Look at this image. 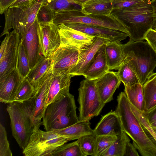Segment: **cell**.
<instances>
[{
    "mask_svg": "<svg viewBox=\"0 0 156 156\" xmlns=\"http://www.w3.org/2000/svg\"><path fill=\"white\" fill-rule=\"evenodd\" d=\"M117 138V136L106 135L97 136V156H102Z\"/></svg>",
    "mask_w": 156,
    "mask_h": 156,
    "instance_id": "35",
    "label": "cell"
},
{
    "mask_svg": "<svg viewBox=\"0 0 156 156\" xmlns=\"http://www.w3.org/2000/svg\"><path fill=\"white\" fill-rule=\"evenodd\" d=\"M58 27L61 38L60 46H72L80 50L91 44L95 38L63 23L58 25Z\"/></svg>",
    "mask_w": 156,
    "mask_h": 156,
    "instance_id": "14",
    "label": "cell"
},
{
    "mask_svg": "<svg viewBox=\"0 0 156 156\" xmlns=\"http://www.w3.org/2000/svg\"><path fill=\"white\" fill-rule=\"evenodd\" d=\"M69 3L72 5L73 4H76L81 7L86 2L90 0H67Z\"/></svg>",
    "mask_w": 156,
    "mask_h": 156,
    "instance_id": "46",
    "label": "cell"
},
{
    "mask_svg": "<svg viewBox=\"0 0 156 156\" xmlns=\"http://www.w3.org/2000/svg\"><path fill=\"white\" fill-rule=\"evenodd\" d=\"M79 57V50L70 46H60L51 56V67L55 72L69 74L76 65Z\"/></svg>",
    "mask_w": 156,
    "mask_h": 156,
    "instance_id": "12",
    "label": "cell"
},
{
    "mask_svg": "<svg viewBox=\"0 0 156 156\" xmlns=\"http://www.w3.org/2000/svg\"><path fill=\"white\" fill-rule=\"evenodd\" d=\"M7 139V134L5 127L0 123V156H12Z\"/></svg>",
    "mask_w": 156,
    "mask_h": 156,
    "instance_id": "37",
    "label": "cell"
},
{
    "mask_svg": "<svg viewBox=\"0 0 156 156\" xmlns=\"http://www.w3.org/2000/svg\"><path fill=\"white\" fill-rule=\"evenodd\" d=\"M144 113L150 124L156 121V106L148 112Z\"/></svg>",
    "mask_w": 156,
    "mask_h": 156,
    "instance_id": "44",
    "label": "cell"
},
{
    "mask_svg": "<svg viewBox=\"0 0 156 156\" xmlns=\"http://www.w3.org/2000/svg\"><path fill=\"white\" fill-rule=\"evenodd\" d=\"M34 94L27 101H13L7 104L6 106L12 136L23 150L27 146L34 131L38 129L33 117L35 103Z\"/></svg>",
    "mask_w": 156,
    "mask_h": 156,
    "instance_id": "3",
    "label": "cell"
},
{
    "mask_svg": "<svg viewBox=\"0 0 156 156\" xmlns=\"http://www.w3.org/2000/svg\"><path fill=\"white\" fill-rule=\"evenodd\" d=\"M114 10L127 8L146 0H112Z\"/></svg>",
    "mask_w": 156,
    "mask_h": 156,
    "instance_id": "39",
    "label": "cell"
},
{
    "mask_svg": "<svg viewBox=\"0 0 156 156\" xmlns=\"http://www.w3.org/2000/svg\"><path fill=\"white\" fill-rule=\"evenodd\" d=\"M58 0H47V2L48 3H49L55 1H56Z\"/></svg>",
    "mask_w": 156,
    "mask_h": 156,
    "instance_id": "48",
    "label": "cell"
},
{
    "mask_svg": "<svg viewBox=\"0 0 156 156\" xmlns=\"http://www.w3.org/2000/svg\"><path fill=\"white\" fill-rule=\"evenodd\" d=\"M126 61L142 85L156 67V51L147 41H138L125 44Z\"/></svg>",
    "mask_w": 156,
    "mask_h": 156,
    "instance_id": "4",
    "label": "cell"
},
{
    "mask_svg": "<svg viewBox=\"0 0 156 156\" xmlns=\"http://www.w3.org/2000/svg\"><path fill=\"white\" fill-rule=\"evenodd\" d=\"M97 136L93 133L83 136L77 142L84 156H97Z\"/></svg>",
    "mask_w": 156,
    "mask_h": 156,
    "instance_id": "31",
    "label": "cell"
},
{
    "mask_svg": "<svg viewBox=\"0 0 156 156\" xmlns=\"http://www.w3.org/2000/svg\"><path fill=\"white\" fill-rule=\"evenodd\" d=\"M52 73L53 70L51 67L34 93L35 103L33 117L34 122L38 129H39L42 125L41 119L46 107V101Z\"/></svg>",
    "mask_w": 156,
    "mask_h": 156,
    "instance_id": "16",
    "label": "cell"
},
{
    "mask_svg": "<svg viewBox=\"0 0 156 156\" xmlns=\"http://www.w3.org/2000/svg\"><path fill=\"white\" fill-rule=\"evenodd\" d=\"M55 15L54 10L47 2L41 7L39 10L36 19L41 23H49L53 22Z\"/></svg>",
    "mask_w": 156,
    "mask_h": 156,
    "instance_id": "36",
    "label": "cell"
},
{
    "mask_svg": "<svg viewBox=\"0 0 156 156\" xmlns=\"http://www.w3.org/2000/svg\"><path fill=\"white\" fill-rule=\"evenodd\" d=\"M47 0H33L28 5L22 7L9 8L5 12V23L0 37L17 28L21 32L34 22L41 7Z\"/></svg>",
    "mask_w": 156,
    "mask_h": 156,
    "instance_id": "9",
    "label": "cell"
},
{
    "mask_svg": "<svg viewBox=\"0 0 156 156\" xmlns=\"http://www.w3.org/2000/svg\"><path fill=\"white\" fill-rule=\"evenodd\" d=\"M89 121H79L66 128L52 131L58 135L67 138L69 141L78 139L80 137L93 133Z\"/></svg>",
    "mask_w": 156,
    "mask_h": 156,
    "instance_id": "25",
    "label": "cell"
},
{
    "mask_svg": "<svg viewBox=\"0 0 156 156\" xmlns=\"http://www.w3.org/2000/svg\"><path fill=\"white\" fill-rule=\"evenodd\" d=\"M139 154L136 148L133 144L130 142L126 145L124 156H139Z\"/></svg>",
    "mask_w": 156,
    "mask_h": 156,
    "instance_id": "41",
    "label": "cell"
},
{
    "mask_svg": "<svg viewBox=\"0 0 156 156\" xmlns=\"http://www.w3.org/2000/svg\"><path fill=\"white\" fill-rule=\"evenodd\" d=\"M35 92L34 87L27 77L23 80L14 101L22 102L31 98Z\"/></svg>",
    "mask_w": 156,
    "mask_h": 156,
    "instance_id": "34",
    "label": "cell"
},
{
    "mask_svg": "<svg viewBox=\"0 0 156 156\" xmlns=\"http://www.w3.org/2000/svg\"><path fill=\"white\" fill-rule=\"evenodd\" d=\"M16 0H0V14L4 13L11 5Z\"/></svg>",
    "mask_w": 156,
    "mask_h": 156,
    "instance_id": "42",
    "label": "cell"
},
{
    "mask_svg": "<svg viewBox=\"0 0 156 156\" xmlns=\"http://www.w3.org/2000/svg\"><path fill=\"white\" fill-rule=\"evenodd\" d=\"M115 112L120 118L122 129L133 140V144L143 156H156V141L150 138L135 115L124 92L117 98Z\"/></svg>",
    "mask_w": 156,
    "mask_h": 156,
    "instance_id": "1",
    "label": "cell"
},
{
    "mask_svg": "<svg viewBox=\"0 0 156 156\" xmlns=\"http://www.w3.org/2000/svg\"><path fill=\"white\" fill-rule=\"evenodd\" d=\"M151 125L153 127L156 128V121L151 123Z\"/></svg>",
    "mask_w": 156,
    "mask_h": 156,
    "instance_id": "47",
    "label": "cell"
},
{
    "mask_svg": "<svg viewBox=\"0 0 156 156\" xmlns=\"http://www.w3.org/2000/svg\"><path fill=\"white\" fill-rule=\"evenodd\" d=\"M109 41L101 37H95L93 42L86 47L79 50L78 59L76 65L69 74L72 77L83 76L100 48Z\"/></svg>",
    "mask_w": 156,
    "mask_h": 156,
    "instance_id": "15",
    "label": "cell"
},
{
    "mask_svg": "<svg viewBox=\"0 0 156 156\" xmlns=\"http://www.w3.org/2000/svg\"><path fill=\"white\" fill-rule=\"evenodd\" d=\"M38 22L36 19L29 27L20 32V41L27 54L30 69L37 62L41 54L37 32Z\"/></svg>",
    "mask_w": 156,
    "mask_h": 156,
    "instance_id": "13",
    "label": "cell"
},
{
    "mask_svg": "<svg viewBox=\"0 0 156 156\" xmlns=\"http://www.w3.org/2000/svg\"><path fill=\"white\" fill-rule=\"evenodd\" d=\"M37 32L42 55L46 58L51 57L61 44L58 25L53 22H38Z\"/></svg>",
    "mask_w": 156,
    "mask_h": 156,
    "instance_id": "11",
    "label": "cell"
},
{
    "mask_svg": "<svg viewBox=\"0 0 156 156\" xmlns=\"http://www.w3.org/2000/svg\"><path fill=\"white\" fill-rule=\"evenodd\" d=\"M24 79L16 69L0 80V101L6 104L13 102Z\"/></svg>",
    "mask_w": 156,
    "mask_h": 156,
    "instance_id": "18",
    "label": "cell"
},
{
    "mask_svg": "<svg viewBox=\"0 0 156 156\" xmlns=\"http://www.w3.org/2000/svg\"><path fill=\"white\" fill-rule=\"evenodd\" d=\"M145 40L156 51V30L152 28L149 29L145 35Z\"/></svg>",
    "mask_w": 156,
    "mask_h": 156,
    "instance_id": "40",
    "label": "cell"
},
{
    "mask_svg": "<svg viewBox=\"0 0 156 156\" xmlns=\"http://www.w3.org/2000/svg\"><path fill=\"white\" fill-rule=\"evenodd\" d=\"M130 104L132 110L135 115L141 124L145 127L156 141V133L148 121L144 112L140 111L130 103Z\"/></svg>",
    "mask_w": 156,
    "mask_h": 156,
    "instance_id": "38",
    "label": "cell"
},
{
    "mask_svg": "<svg viewBox=\"0 0 156 156\" xmlns=\"http://www.w3.org/2000/svg\"><path fill=\"white\" fill-rule=\"evenodd\" d=\"M125 44L108 41L105 44V53L109 70H118L125 57Z\"/></svg>",
    "mask_w": 156,
    "mask_h": 156,
    "instance_id": "23",
    "label": "cell"
},
{
    "mask_svg": "<svg viewBox=\"0 0 156 156\" xmlns=\"http://www.w3.org/2000/svg\"><path fill=\"white\" fill-rule=\"evenodd\" d=\"M119 116L115 111H111L101 119L93 130L97 136L109 135L118 136L123 132Z\"/></svg>",
    "mask_w": 156,
    "mask_h": 156,
    "instance_id": "21",
    "label": "cell"
},
{
    "mask_svg": "<svg viewBox=\"0 0 156 156\" xmlns=\"http://www.w3.org/2000/svg\"><path fill=\"white\" fill-rule=\"evenodd\" d=\"M78 92L79 120L89 121L93 117L100 114L105 104L99 96L95 80L86 79L82 80Z\"/></svg>",
    "mask_w": 156,
    "mask_h": 156,
    "instance_id": "8",
    "label": "cell"
},
{
    "mask_svg": "<svg viewBox=\"0 0 156 156\" xmlns=\"http://www.w3.org/2000/svg\"><path fill=\"white\" fill-rule=\"evenodd\" d=\"M112 13L117 16L126 26L129 33V42L145 40L147 32L152 28L153 19L151 0L114 10Z\"/></svg>",
    "mask_w": 156,
    "mask_h": 156,
    "instance_id": "2",
    "label": "cell"
},
{
    "mask_svg": "<svg viewBox=\"0 0 156 156\" xmlns=\"http://www.w3.org/2000/svg\"><path fill=\"white\" fill-rule=\"evenodd\" d=\"M130 141L128 135L123 131L102 156H124L126 145Z\"/></svg>",
    "mask_w": 156,
    "mask_h": 156,
    "instance_id": "30",
    "label": "cell"
},
{
    "mask_svg": "<svg viewBox=\"0 0 156 156\" xmlns=\"http://www.w3.org/2000/svg\"><path fill=\"white\" fill-rule=\"evenodd\" d=\"M21 37L15 28L6 35L0 47V80L16 69Z\"/></svg>",
    "mask_w": 156,
    "mask_h": 156,
    "instance_id": "10",
    "label": "cell"
},
{
    "mask_svg": "<svg viewBox=\"0 0 156 156\" xmlns=\"http://www.w3.org/2000/svg\"><path fill=\"white\" fill-rule=\"evenodd\" d=\"M51 156H84L76 140L61 146L52 153Z\"/></svg>",
    "mask_w": 156,
    "mask_h": 156,
    "instance_id": "33",
    "label": "cell"
},
{
    "mask_svg": "<svg viewBox=\"0 0 156 156\" xmlns=\"http://www.w3.org/2000/svg\"><path fill=\"white\" fill-rule=\"evenodd\" d=\"M121 82L117 72L110 71L95 80L98 93L103 103L106 104L113 99L114 93Z\"/></svg>",
    "mask_w": 156,
    "mask_h": 156,
    "instance_id": "19",
    "label": "cell"
},
{
    "mask_svg": "<svg viewBox=\"0 0 156 156\" xmlns=\"http://www.w3.org/2000/svg\"><path fill=\"white\" fill-rule=\"evenodd\" d=\"M113 9L112 0H90L83 5L81 10L86 15L108 16Z\"/></svg>",
    "mask_w": 156,
    "mask_h": 156,
    "instance_id": "24",
    "label": "cell"
},
{
    "mask_svg": "<svg viewBox=\"0 0 156 156\" xmlns=\"http://www.w3.org/2000/svg\"><path fill=\"white\" fill-rule=\"evenodd\" d=\"M33 0H16L9 8L22 7L29 5Z\"/></svg>",
    "mask_w": 156,
    "mask_h": 156,
    "instance_id": "43",
    "label": "cell"
},
{
    "mask_svg": "<svg viewBox=\"0 0 156 156\" xmlns=\"http://www.w3.org/2000/svg\"><path fill=\"white\" fill-rule=\"evenodd\" d=\"M53 23L62 24L80 23L106 27L120 31L129 34L123 22L112 14L108 16L86 15L81 9L69 8L55 12Z\"/></svg>",
    "mask_w": 156,
    "mask_h": 156,
    "instance_id": "6",
    "label": "cell"
},
{
    "mask_svg": "<svg viewBox=\"0 0 156 156\" xmlns=\"http://www.w3.org/2000/svg\"><path fill=\"white\" fill-rule=\"evenodd\" d=\"M73 29L112 42H120L126 39L129 34L123 32L109 28L80 23L64 24Z\"/></svg>",
    "mask_w": 156,
    "mask_h": 156,
    "instance_id": "17",
    "label": "cell"
},
{
    "mask_svg": "<svg viewBox=\"0 0 156 156\" xmlns=\"http://www.w3.org/2000/svg\"><path fill=\"white\" fill-rule=\"evenodd\" d=\"M16 69L23 78L27 77L30 70L28 58L21 41L18 48Z\"/></svg>",
    "mask_w": 156,
    "mask_h": 156,
    "instance_id": "32",
    "label": "cell"
},
{
    "mask_svg": "<svg viewBox=\"0 0 156 156\" xmlns=\"http://www.w3.org/2000/svg\"><path fill=\"white\" fill-rule=\"evenodd\" d=\"M153 129L154 130V132H155V133H156V128H154V127H153Z\"/></svg>",
    "mask_w": 156,
    "mask_h": 156,
    "instance_id": "49",
    "label": "cell"
},
{
    "mask_svg": "<svg viewBox=\"0 0 156 156\" xmlns=\"http://www.w3.org/2000/svg\"><path fill=\"white\" fill-rule=\"evenodd\" d=\"M124 92L129 103L140 111L144 112V99L143 85L140 83L124 86Z\"/></svg>",
    "mask_w": 156,
    "mask_h": 156,
    "instance_id": "28",
    "label": "cell"
},
{
    "mask_svg": "<svg viewBox=\"0 0 156 156\" xmlns=\"http://www.w3.org/2000/svg\"><path fill=\"white\" fill-rule=\"evenodd\" d=\"M154 30H156V28H155V29H154Z\"/></svg>",
    "mask_w": 156,
    "mask_h": 156,
    "instance_id": "50",
    "label": "cell"
},
{
    "mask_svg": "<svg viewBox=\"0 0 156 156\" xmlns=\"http://www.w3.org/2000/svg\"><path fill=\"white\" fill-rule=\"evenodd\" d=\"M42 119V125L46 131L64 128L77 122L74 96L69 93L49 104Z\"/></svg>",
    "mask_w": 156,
    "mask_h": 156,
    "instance_id": "5",
    "label": "cell"
},
{
    "mask_svg": "<svg viewBox=\"0 0 156 156\" xmlns=\"http://www.w3.org/2000/svg\"><path fill=\"white\" fill-rule=\"evenodd\" d=\"M51 63V57L47 58L42 55L36 64L30 69L27 77L34 87L35 91L50 70Z\"/></svg>",
    "mask_w": 156,
    "mask_h": 156,
    "instance_id": "26",
    "label": "cell"
},
{
    "mask_svg": "<svg viewBox=\"0 0 156 156\" xmlns=\"http://www.w3.org/2000/svg\"><path fill=\"white\" fill-rule=\"evenodd\" d=\"M72 76L65 73L53 71L46 103L49 104L69 93V88Z\"/></svg>",
    "mask_w": 156,
    "mask_h": 156,
    "instance_id": "20",
    "label": "cell"
},
{
    "mask_svg": "<svg viewBox=\"0 0 156 156\" xmlns=\"http://www.w3.org/2000/svg\"><path fill=\"white\" fill-rule=\"evenodd\" d=\"M69 141L66 137L53 131L39 129L33 133L23 153L25 156H51L59 147Z\"/></svg>",
    "mask_w": 156,
    "mask_h": 156,
    "instance_id": "7",
    "label": "cell"
},
{
    "mask_svg": "<svg viewBox=\"0 0 156 156\" xmlns=\"http://www.w3.org/2000/svg\"><path fill=\"white\" fill-rule=\"evenodd\" d=\"M118 70V77L124 86L130 87L140 83L135 73L125 61L123 60Z\"/></svg>",
    "mask_w": 156,
    "mask_h": 156,
    "instance_id": "29",
    "label": "cell"
},
{
    "mask_svg": "<svg viewBox=\"0 0 156 156\" xmlns=\"http://www.w3.org/2000/svg\"><path fill=\"white\" fill-rule=\"evenodd\" d=\"M151 5L152 8L153 13V22L152 28H156V0H151Z\"/></svg>",
    "mask_w": 156,
    "mask_h": 156,
    "instance_id": "45",
    "label": "cell"
},
{
    "mask_svg": "<svg viewBox=\"0 0 156 156\" xmlns=\"http://www.w3.org/2000/svg\"><path fill=\"white\" fill-rule=\"evenodd\" d=\"M144 99V112L146 113L156 106V72H153L143 85Z\"/></svg>",
    "mask_w": 156,
    "mask_h": 156,
    "instance_id": "27",
    "label": "cell"
},
{
    "mask_svg": "<svg viewBox=\"0 0 156 156\" xmlns=\"http://www.w3.org/2000/svg\"><path fill=\"white\" fill-rule=\"evenodd\" d=\"M105 53V44L98 50L83 76L86 79L96 80L109 71Z\"/></svg>",
    "mask_w": 156,
    "mask_h": 156,
    "instance_id": "22",
    "label": "cell"
}]
</instances>
